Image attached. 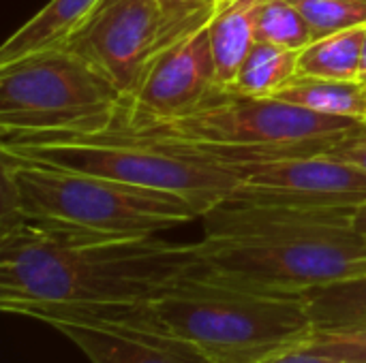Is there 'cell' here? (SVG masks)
<instances>
[{
	"label": "cell",
	"mask_w": 366,
	"mask_h": 363,
	"mask_svg": "<svg viewBox=\"0 0 366 363\" xmlns=\"http://www.w3.org/2000/svg\"><path fill=\"white\" fill-rule=\"evenodd\" d=\"M274 98L335 118L366 122V83L360 79H322L296 75Z\"/></svg>",
	"instance_id": "obj_14"
},
{
	"label": "cell",
	"mask_w": 366,
	"mask_h": 363,
	"mask_svg": "<svg viewBox=\"0 0 366 363\" xmlns=\"http://www.w3.org/2000/svg\"><path fill=\"white\" fill-rule=\"evenodd\" d=\"M148 308L212 363H257L315 336L305 293L253 287L208 267L161 293Z\"/></svg>",
	"instance_id": "obj_3"
},
{
	"label": "cell",
	"mask_w": 366,
	"mask_h": 363,
	"mask_svg": "<svg viewBox=\"0 0 366 363\" xmlns=\"http://www.w3.org/2000/svg\"><path fill=\"white\" fill-rule=\"evenodd\" d=\"M307 347L313 351L335 357L345 363H366V332L354 334H335V336H320L315 334Z\"/></svg>",
	"instance_id": "obj_20"
},
{
	"label": "cell",
	"mask_w": 366,
	"mask_h": 363,
	"mask_svg": "<svg viewBox=\"0 0 366 363\" xmlns=\"http://www.w3.org/2000/svg\"><path fill=\"white\" fill-rule=\"evenodd\" d=\"M352 227L366 237V201L358 203L354 210H352Z\"/></svg>",
	"instance_id": "obj_23"
},
{
	"label": "cell",
	"mask_w": 366,
	"mask_h": 363,
	"mask_svg": "<svg viewBox=\"0 0 366 363\" xmlns=\"http://www.w3.org/2000/svg\"><path fill=\"white\" fill-rule=\"evenodd\" d=\"M255 39L302 51L315 41L311 26L287 0H264L255 19Z\"/></svg>",
	"instance_id": "obj_17"
},
{
	"label": "cell",
	"mask_w": 366,
	"mask_h": 363,
	"mask_svg": "<svg viewBox=\"0 0 366 363\" xmlns=\"http://www.w3.org/2000/svg\"><path fill=\"white\" fill-rule=\"evenodd\" d=\"M362 120L324 116L274 96H249L219 88L199 107L159 122L118 128L120 133L197 145L219 163H244L285 154L326 152Z\"/></svg>",
	"instance_id": "obj_6"
},
{
	"label": "cell",
	"mask_w": 366,
	"mask_h": 363,
	"mask_svg": "<svg viewBox=\"0 0 366 363\" xmlns=\"http://www.w3.org/2000/svg\"><path fill=\"white\" fill-rule=\"evenodd\" d=\"M257 363H345L335 359V357H328V355H322L317 351H313L311 347L302 344L298 349H292V351H283V353H277L268 359H262Z\"/></svg>",
	"instance_id": "obj_22"
},
{
	"label": "cell",
	"mask_w": 366,
	"mask_h": 363,
	"mask_svg": "<svg viewBox=\"0 0 366 363\" xmlns=\"http://www.w3.org/2000/svg\"><path fill=\"white\" fill-rule=\"evenodd\" d=\"M298 49L257 41L247 56L236 81L227 90L259 98L274 96L298 75Z\"/></svg>",
	"instance_id": "obj_16"
},
{
	"label": "cell",
	"mask_w": 366,
	"mask_h": 363,
	"mask_svg": "<svg viewBox=\"0 0 366 363\" xmlns=\"http://www.w3.org/2000/svg\"><path fill=\"white\" fill-rule=\"evenodd\" d=\"M225 0H159L163 11L161 51L191 32L208 26Z\"/></svg>",
	"instance_id": "obj_19"
},
{
	"label": "cell",
	"mask_w": 366,
	"mask_h": 363,
	"mask_svg": "<svg viewBox=\"0 0 366 363\" xmlns=\"http://www.w3.org/2000/svg\"><path fill=\"white\" fill-rule=\"evenodd\" d=\"M0 154L2 216L19 214L107 235H157L202 218L180 195Z\"/></svg>",
	"instance_id": "obj_5"
},
{
	"label": "cell",
	"mask_w": 366,
	"mask_h": 363,
	"mask_svg": "<svg viewBox=\"0 0 366 363\" xmlns=\"http://www.w3.org/2000/svg\"><path fill=\"white\" fill-rule=\"evenodd\" d=\"M208 26L154 56L114 131L182 116L219 90Z\"/></svg>",
	"instance_id": "obj_10"
},
{
	"label": "cell",
	"mask_w": 366,
	"mask_h": 363,
	"mask_svg": "<svg viewBox=\"0 0 366 363\" xmlns=\"http://www.w3.org/2000/svg\"><path fill=\"white\" fill-rule=\"evenodd\" d=\"M0 152L90 173L133 186L180 195L202 218L242 186L238 171L197 145L137 137L120 131L0 139Z\"/></svg>",
	"instance_id": "obj_4"
},
{
	"label": "cell",
	"mask_w": 366,
	"mask_h": 363,
	"mask_svg": "<svg viewBox=\"0 0 366 363\" xmlns=\"http://www.w3.org/2000/svg\"><path fill=\"white\" fill-rule=\"evenodd\" d=\"M124 111V94L66 47L0 66L2 139L107 133Z\"/></svg>",
	"instance_id": "obj_7"
},
{
	"label": "cell",
	"mask_w": 366,
	"mask_h": 363,
	"mask_svg": "<svg viewBox=\"0 0 366 363\" xmlns=\"http://www.w3.org/2000/svg\"><path fill=\"white\" fill-rule=\"evenodd\" d=\"M206 270L195 244L0 218V306H137Z\"/></svg>",
	"instance_id": "obj_1"
},
{
	"label": "cell",
	"mask_w": 366,
	"mask_h": 363,
	"mask_svg": "<svg viewBox=\"0 0 366 363\" xmlns=\"http://www.w3.org/2000/svg\"><path fill=\"white\" fill-rule=\"evenodd\" d=\"M326 154L366 171V124L365 126H360L358 131H354V133L341 137L339 141H335V143L326 150Z\"/></svg>",
	"instance_id": "obj_21"
},
{
	"label": "cell",
	"mask_w": 366,
	"mask_h": 363,
	"mask_svg": "<svg viewBox=\"0 0 366 363\" xmlns=\"http://www.w3.org/2000/svg\"><path fill=\"white\" fill-rule=\"evenodd\" d=\"M354 208H283L227 201L204 216V265L262 289L305 293L366 274Z\"/></svg>",
	"instance_id": "obj_2"
},
{
	"label": "cell",
	"mask_w": 366,
	"mask_h": 363,
	"mask_svg": "<svg viewBox=\"0 0 366 363\" xmlns=\"http://www.w3.org/2000/svg\"><path fill=\"white\" fill-rule=\"evenodd\" d=\"M313 30L315 39L366 26V0H287Z\"/></svg>",
	"instance_id": "obj_18"
},
{
	"label": "cell",
	"mask_w": 366,
	"mask_h": 363,
	"mask_svg": "<svg viewBox=\"0 0 366 363\" xmlns=\"http://www.w3.org/2000/svg\"><path fill=\"white\" fill-rule=\"evenodd\" d=\"M150 304V302H148ZM137 306H30L17 315L41 321L71 340L90 363H212Z\"/></svg>",
	"instance_id": "obj_8"
},
{
	"label": "cell",
	"mask_w": 366,
	"mask_h": 363,
	"mask_svg": "<svg viewBox=\"0 0 366 363\" xmlns=\"http://www.w3.org/2000/svg\"><path fill=\"white\" fill-rule=\"evenodd\" d=\"M358 79L366 83V32H365V43H362V58H360V73Z\"/></svg>",
	"instance_id": "obj_24"
},
{
	"label": "cell",
	"mask_w": 366,
	"mask_h": 363,
	"mask_svg": "<svg viewBox=\"0 0 366 363\" xmlns=\"http://www.w3.org/2000/svg\"><path fill=\"white\" fill-rule=\"evenodd\" d=\"M315 334L366 332V274L305 291Z\"/></svg>",
	"instance_id": "obj_13"
},
{
	"label": "cell",
	"mask_w": 366,
	"mask_h": 363,
	"mask_svg": "<svg viewBox=\"0 0 366 363\" xmlns=\"http://www.w3.org/2000/svg\"><path fill=\"white\" fill-rule=\"evenodd\" d=\"M101 0H49L0 47V66L26 56L64 47Z\"/></svg>",
	"instance_id": "obj_11"
},
{
	"label": "cell",
	"mask_w": 366,
	"mask_h": 363,
	"mask_svg": "<svg viewBox=\"0 0 366 363\" xmlns=\"http://www.w3.org/2000/svg\"><path fill=\"white\" fill-rule=\"evenodd\" d=\"M366 26L315 39L300 51L298 75L322 79H358Z\"/></svg>",
	"instance_id": "obj_15"
},
{
	"label": "cell",
	"mask_w": 366,
	"mask_h": 363,
	"mask_svg": "<svg viewBox=\"0 0 366 363\" xmlns=\"http://www.w3.org/2000/svg\"><path fill=\"white\" fill-rule=\"evenodd\" d=\"M262 2L264 0H225L208 26L217 81L223 90L236 81L247 56L257 43L255 19Z\"/></svg>",
	"instance_id": "obj_12"
},
{
	"label": "cell",
	"mask_w": 366,
	"mask_h": 363,
	"mask_svg": "<svg viewBox=\"0 0 366 363\" xmlns=\"http://www.w3.org/2000/svg\"><path fill=\"white\" fill-rule=\"evenodd\" d=\"M161 41L159 0H101L64 47L101 71L129 103L161 51Z\"/></svg>",
	"instance_id": "obj_9"
}]
</instances>
